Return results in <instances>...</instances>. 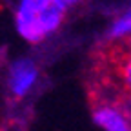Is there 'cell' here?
I'll return each mask as SVG.
<instances>
[{
    "label": "cell",
    "mask_w": 131,
    "mask_h": 131,
    "mask_svg": "<svg viewBox=\"0 0 131 131\" xmlns=\"http://www.w3.org/2000/svg\"><path fill=\"white\" fill-rule=\"evenodd\" d=\"M127 35H131V9L126 11L122 16H118L113 22L111 31H109V40H117V38H122Z\"/></svg>",
    "instance_id": "5"
},
{
    "label": "cell",
    "mask_w": 131,
    "mask_h": 131,
    "mask_svg": "<svg viewBox=\"0 0 131 131\" xmlns=\"http://www.w3.org/2000/svg\"><path fill=\"white\" fill-rule=\"evenodd\" d=\"M69 7V2H62V0H44L42 2V7H40V26L44 29V33L55 31L64 15H66V9Z\"/></svg>",
    "instance_id": "4"
},
{
    "label": "cell",
    "mask_w": 131,
    "mask_h": 131,
    "mask_svg": "<svg viewBox=\"0 0 131 131\" xmlns=\"http://www.w3.org/2000/svg\"><path fill=\"white\" fill-rule=\"evenodd\" d=\"M44 0H26L16 11V27L18 33L29 42H40L46 33L40 26V7Z\"/></svg>",
    "instance_id": "1"
},
{
    "label": "cell",
    "mask_w": 131,
    "mask_h": 131,
    "mask_svg": "<svg viewBox=\"0 0 131 131\" xmlns=\"http://www.w3.org/2000/svg\"><path fill=\"white\" fill-rule=\"evenodd\" d=\"M93 118L106 131H131V117L126 113V107L113 104H95Z\"/></svg>",
    "instance_id": "2"
},
{
    "label": "cell",
    "mask_w": 131,
    "mask_h": 131,
    "mask_svg": "<svg viewBox=\"0 0 131 131\" xmlns=\"http://www.w3.org/2000/svg\"><path fill=\"white\" fill-rule=\"evenodd\" d=\"M37 78V66L31 60H16L11 66L9 73V88L16 98H20L27 93L31 84Z\"/></svg>",
    "instance_id": "3"
}]
</instances>
